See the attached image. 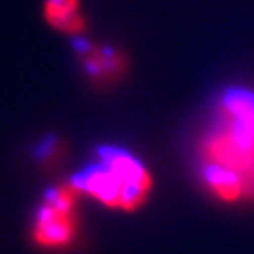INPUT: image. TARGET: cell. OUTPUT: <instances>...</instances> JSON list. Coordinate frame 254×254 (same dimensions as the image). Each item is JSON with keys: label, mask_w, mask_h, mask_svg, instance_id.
Listing matches in <instances>:
<instances>
[{"label": "cell", "mask_w": 254, "mask_h": 254, "mask_svg": "<svg viewBox=\"0 0 254 254\" xmlns=\"http://www.w3.org/2000/svg\"><path fill=\"white\" fill-rule=\"evenodd\" d=\"M198 163L230 174L245 198H254V92H223L215 122L198 143Z\"/></svg>", "instance_id": "cell-1"}, {"label": "cell", "mask_w": 254, "mask_h": 254, "mask_svg": "<svg viewBox=\"0 0 254 254\" xmlns=\"http://www.w3.org/2000/svg\"><path fill=\"white\" fill-rule=\"evenodd\" d=\"M72 184L105 207L134 210L146 202L153 189L149 171L125 149L104 146L99 159L72 177Z\"/></svg>", "instance_id": "cell-2"}, {"label": "cell", "mask_w": 254, "mask_h": 254, "mask_svg": "<svg viewBox=\"0 0 254 254\" xmlns=\"http://www.w3.org/2000/svg\"><path fill=\"white\" fill-rule=\"evenodd\" d=\"M80 190L74 184L53 187L36 213L35 240L46 248H61L75 235V200Z\"/></svg>", "instance_id": "cell-3"}, {"label": "cell", "mask_w": 254, "mask_h": 254, "mask_svg": "<svg viewBox=\"0 0 254 254\" xmlns=\"http://www.w3.org/2000/svg\"><path fill=\"white\" fill-rule=\"evenodd\" d=\"M79 51L85 55V64L87 71L94 77H113L122 72L125 61L112 48H92L87 41L79 40L77 41Z\"/></svg>", "instance_id": "cell-4"}, {"label": "cell", "mask_w": 254, "mask_h": 254, "mask_svg": "<svg viewBox=\"0 0 254 254\" xmlns=\"http://www.w3.org/2000/svg\"><path fill=\"white\" fill-rule=\"evenodd\" d=\"M45 12L48 21L61 31L79 33L84 28V20L79 13V0H46Z\"/></svg>", "instance_id": "cell-5"}]
</instances>
